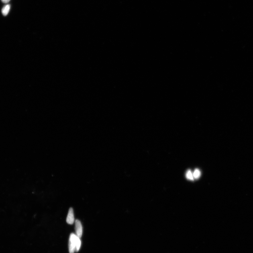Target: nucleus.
I'll return each instance as SVG.
<instances>
[{"instance_id":"1","label":"nucleus","mask_w":253,"mask_h":253,"mask_svg":"<svg viewBox=\"0 0 253 253\" xmlns=\"http://www.w3.org/2000/svg\"><path fill=\"white\" fill-rule=\"evenodd\" d=\"M76 237V235L73 233L70 235L69 243V250L70 253H74L75 252Z\"/></svg>"},{"instance_id":"2","label":"nucleus","mask_w":253,"mask_h":253,"mask_svg":"<svg viewBox=\"0 0 253 253\" xmlns=\"http://www.w3.org/2000/svg\"><path fill=\"white\" fill-rule=\"evenodd\" d=\"M75 229L76 236L81 238L83 233V229L81 222L77 219L75 221Z\"/></svg>"},{"instance_id":"3","label":"nucleus","mask_w":253,"mask_h":253,"mask_svg":"<svg viewBox=\"0 0 253 253\" xmlns=\"http://www.w3.org/2000/svg\"><path fill=\"white\" fill-rule=\"evenodd\" d=\"M66 222L68 224L72 225L74 222V211L72 208H70L66 219Z\"/></svg>"},{"instance_id":"4","label":"nucleus","mask_w":253,"mask_h":253,"mask_svg":"<svg viewBox=\"0 0 253 253\" xmlns=\"http://www.w3.org/2000/svg\"><path fill=\"white\" fill-rule=\"evenodd\" d=\"M10 9V5L8 4L4 7L2 9L1 12L4 16H6L8 14Z\"/></svg>"},{"instance_id":"5","label":"nucleus","mask_w":253,"mask_h":253,"mask_svg":"<svg viewBox=\"0 0 253 253\" xmlns=\"http://www.w3.org/2000/svg\"><path fill=\"white\" fill-rule=\"evenodd\" d=\"M80 238L77 236L76 238L75 252H77L80 249L81 246V241Z\"/></svg>"},{"instance_id":"6","label":"nucleus","mask_w":253,"mask_h":253,"mask_svg":"<svg viewBox=\"0 0 253 253\" xmlns=\"http://www.w3.org/2000/svg\"><path fill=\"white\" fill-rule=\"evenodd\" d=\"M186 176L188 179L190 180H194L193 174L192 173L191 170H188V171L186 172Z\"/></svg>"},{"instance_id":"7","label":"nucleus","mask_w":253,"mask_h":253,"mask_svg":"<svg viewBox=\"0 0 253 253\" xmlns=\"http://www.w3.org/2000/svg\"><path fill=\"white\" fill-rule=\"evenodd\" d=\"M201 175V172L198 169H196L194 171L193 176L194 178L195 179H198Z\"/></svg>"},{"instance_id":"8","label":"nucleus","mask_w":253,"mask_h":253,"mask_svg":"<svg viewBox=\"0 0 253 253\" xmlns=\"http://www.w3.org/2000/svg\"><path fill=\"white\" fill-rule=\"evenodd\" d=\"M3 3H9L10 0H1Z\"/></svg>"}]
</instances>
